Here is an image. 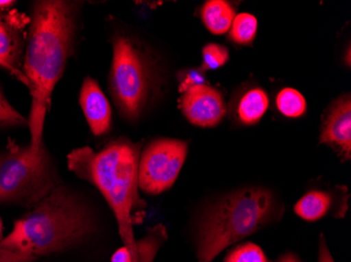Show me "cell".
Listing matches in <instances>:
<instances>
[{"label": "cell", "instance_id": "1", "mask_svg": "<svg viewBox=\"0 0 351 262\" xmlns=\"http://www.w3.org/2000/svg\"><path fill=\"white\" fill-rule=\"evenodd\" d=\"M78 5L63 0L36 1L32 9L23 73L32 96L27 125L31 148L40 150L43 128L55 86L74 52Z\"/></svg>", "mask_w": 351, "mask_h": 262}, {"label": "cell", "instance_id": "2", "mask_svg": "<svg viewBox=\"0 0 351 262\" xmlns=\"http://www.w3.org/2000/svg\"><path fill=\"white\" fill-rule=\"evenodd\" d=\"M140 153L139 144L121 139L110 142L99 151L84 146L68 155L69 169L97 188L113 211L120 238L131 254L132 262L136 260L134 226L141 222L145 207L138 184Z\"/></svg>", "mask_w": 351, "mask_h": 262}, {"label": "cell", "instance_id": "3", "mask_svg": "<svg viewBox=\"0 0 351 262\" xmlns=\"http://www.w3.org/2000/svg\"><path fill=\"white\" fill-rule=\"evenodd\" d=\"M97 230L92 207L70 187L58 185L16 220L0 247L29 255H61L82 247Z\"/></svg>", "mask_w": 351, "mask_h": 262}, {"label": "cell", "instance_id": "4", "mask_svg": "<svg viewBox=\"0 0 351 262\" xmlns=\"http://www.w3.org/2000/svg\"><path fill=\"white\" fill-rule=\"evenodd\" d=\"M277 195L263 187L232 191L203 208L193 228L197 259L213 262L226 248L261 231L283 215Z\"/></svg>", "mask_w": 351, "mask_h": 262}, {"label": "cell", "instance_id": "5", "mask_svg": "<svg viewBox=\"0 0 351 262\" xmlns=\"http://www.w3.org/2000/svg\"><path fill=\"white\" fill-rule=\"evenodd\" d=\"M151 53L139 41L118 35L113 41L110 90L120 114L137 121L153 103L159 90V72Z\"/></svg>", "mask_w": 351, "mask_h": 262}, {"label": "cell", "instance_id": "6", "mask_svg": "<svg viewBox=\"0 0 351 262\" xmlns=\"http://www.w3.org/2000/svg\"><path fill=\"white\" fill-rule=\"evenodd\" d=\"M60 184L45 145L35 151L9 141L0 153V205L33 208Z\"/></svg>", "mask_w": 351, "mask_h": 262}, {"label": "cell", "instance_id": "7", "mask_svg": "<svg viewBox=\"0 0 351 262\" xmlns=\"http://www.w3.org/2000/svg\"><path fill=\"white\" fill-rule=\"evenodd\" d=\"M186 142L158 139L141 151L138 165L140 191L158 195L171 189L180 174L187 157Z\"/></svg>", "mask_w": 351, "mask_h": 262}, {"label": "cell", "instance_id": "8", "mask_svg": "<svg viewBox=\"0 0 351 262\" xmlns=\"http://www.w3.org/2000/svg\"><path fill=\"white\" fill-rule=\"evenodd\" d=\"M181 109L189 123L198 127L212 128L226 117V104L217 88L201 84L183 92Z\"/></svg>", "mask_w": 351, "mask_h": 262}, {"label": "cell", "instance_id": "9", "mask_svg": "<svg viewBox=\"0 0 351 262\" xmlns=\"http://www.w3.org/2000/svg\"><path fill=\"white\" fill-rule=\"evenodd\" d=\"M320 143L329 146L344 161L351 159V99L343 94L329 106L321 129Z\"/></svg>", "mask_w": 351, "mask_h": 262}, {"label": "cell", "instance_id": "10", "mask_svg": "<svg viewBox=\"0 0 351 262\" xmlns=\"http://www.w3.org/2000/svg\"><path fill=\"white\" fill-rule=\"evenodd\" d=\"M79 103L93 135L99 137L108 133L112 125V107L97 81L90 77L84 79Z\"/></svg>", "mask_w": 351, "mask_h": 262}, {"label": "cell", "instance_id": "11", "mask_svg": "<svg viewBox=\"0 0 351 262\" xmlns=\"http://www.w3.org/2000/svg\"><path fill=\"white\" fill-rule=\"evenodd\" d=\"M19 42L15 33L3 18H0V66L29 88V82L19 68Z\"/></svg>", "mask_w": 351, "mask_h": 262}, {"label": "cell", "instance_id": "12", "mask_svg": "<svg viewBox=\"0 0 351 262\" xmlns=\"http://www.w3.org/2000/svg\"><path fill=\"white\" fill-rule=\"evenodd\" d=\"M236 17V10L226 0H208L201 10V18L208 31L214 35L228 33Z\"/></svg>", "mask_w": 351, "mask_h": 262}, {"label": "cell", "instance_id": "13", "mask_svg": "<svg viewBox=\"0 0 351 262\" xmlns=\"http://www.w3.org/2000/svg\"><path fill=\"white\" fill-rule=\"evenodd\" d=\"M268 105L269 100L267 94L262 88H250L239 99L237 117L244 125H254L264 117Z\"/></svg>", "mask_w": 351, "mask_h": 262}, {"label": "cell", "instance_id": "14", "mask_svg": "<svg viewBox=\"0 0 351 262\" xmlns=\"http://www.w3.org/2000/svg\"><path fill=\"white\" fill-rule=\"evenodd\" d=\"M332 194L323 190H313L303 195L295 205V213L306 222H317L330 212Z\"/></svg>", "mask_w": 351, "mask_h": 262}, {"label": "cell", "instance_id": "15", "mask_svg": "<svg viewBox=\"0 0 351 262\" xmlns=\"http://www.w3.org/2000/svg\"><path fill=\"white\" fill-rule=\"evenodd\" d=\"M167 239V228L163 224L149 228L145 237L136 240L135 262H154L158 251Z\"/></svg>", "mask_w": 351, "mask_h": 262}, {"label": "cell", "instance_id": "16", "mask_svg": "<svg viewBox=\"0 0 351 262\" xmlns=\"http://www.w3.org/2000/svg\"><path fill=\"white\" fill-rule=\"evenodd\" d=\"M257 18L252 14L236 15L230 29V39L238 45H250L257 35Z\"/></svg>", "mask_w": 351, "mask_h": 262}, {"label": "cell", "instance_id": "17", "mask_svg": "<svg viewBox=\"0 0 351 262\" xmlns=\"http://www.w3.org/2000/svg\"><path fill=\"white\" fill-rule=\"evenodd\" d=\"M278 110L287 118H300L306 112L307 103L304 96L295 88H286L276 98Z\"/></svg>", "mask_w": 351, "mask_h": 262}, {"label": "cell", "instance_id": "18", "mask_svg": "<svg viewBox=\"0 0 351 262\" xmlns=\"http://www.w3.org/2000/svg\"><path fill=\"white\" fill-rule=\"evenodd\" d=\"M230 60V52L224 45L208 43L202 50V66L201 70H216L222 68Z\"/></svg>", "mask_w": 351, "mask_h": 262}, {"label": "cell", "instance_id": "19", "mask_svg": "<svg viewBox=\"0 0 351 262\" xmlns=\"http://www.w3.org/2000/svg\"><path fill=\"white\" fill-rule=\"evenodd\" d=\"M224 262H268V260L259 246L246 242L230 250Z\"/></svg>", "mask_w": 351, "mask_h": 262}, {"label": "cell", "instance_id": "20", "mask_svg": "<svg viewBox=\"0 0 351 262\" xmlns=\"http://www.w3.org/2000/svg\"><path fill=\"white\" fill-rule=\"evenodd\" d=\"M25 124H27V120L10 104L0 88V130L21 127Z\"/></svg>", "mask_w": 351, "mask_h": 262}, {"label": "cell", "instance_id": "21", "mask_svg": "<svg viewBox=\"0 0 351 262\" xmlns=\"http://www.w3.org/2000/svg\"><path fill=\"white\" fill-rule=\"evenodd\" d=\"M36 256L0 247V262H36Z\"/></svg>", "mask_w": 351, "mask_h": 262}, {"label": "cell", "instance_id": "22", "mask_svg": "<svg viewBox=\"0 0 351 262\" xmlns=\"http://www.w3.org/2000/svg\"><path fill=\"white\" fill-rule=\"evenodd\" d=\"M205 84V77L201 70H191L185 73L183 78L181 79V90L183 92L189 90L191 86H201Z\"/></svg>", "mask_w": 351, "mask_h": 262}, {"label": "cell", "instance_id": "23", "mask_svg": "<svg viewBox=\"0 0 351 262\" xmlns=\"http://www.w3.org/2000/svg\"><path fill=\"white\" fill-rule=\"evenodd\" d=\"M317 262H336L333 260L332 255L329 251L327 246L326 239L324 235H321L319 238V253H317Z\"/></svg>", "mask_w": 351, "mask_h": 262}, {"label": "cell", "instance_id": "24", "mask_svg": "<svg viewBox=\"0 0 351 262\" xmlns=\"http://www.w3.org/2000/svg\"><path fill=\"white\" fill-rule=\"evenodd\" d=\"M110 262H132L131 254L125 247L120 248L112 256Z\"/></svg>", "mask_w": 351, "mask_h": 262}, {"label": "cell", "instance_id": "25", "mask_svg": "<svg viewBox=\"0 0 351 262\" xmlns=\"http://www.w3.org/2000/svg\"><path fill=\"white\" fill-rule=\"evenodd\" d=\"M275 262H302L301 259L298 257L295 254L291 253V252H287V253L282 254L279 257L277 258Z\"/></svg>", "mask_w": 351, "mask_h": 262}, {"label": "cell", "instance_id": "26", "mask_svg": "<svg viewBox=\"0 0 351 262\" xmlns=\"http://www.w3.org/2000/svg\"><path fill=\"white\" fill-rule=\"evenodd\" d=\"M14 3H15V1H12V0H0V11L9 9Z\"/></svg>", "mask_w": 351, "mask_h": 262}, {"label": "cell", "instance_id": "27", "mask_svg": "<svg viewBox=\"0 0 351 262\" xmlns=\"http://www.w3.org/2000/svg\"><path fill=\"white\" fill-rule=\"evenodd\" d=\"M3 222H1V218H0V241L3 240Z\"/></svg>", "mask_w": 351, "mask_h": 262}, {"label": "cell", "instance_id": "28", "mask_svg": "<svg viewBox=\"0 0 351 262\" xmlns=\"http://www.w3.org/2000/svg\"><path fill=\"white\" fill-rule=\"evenodd\" d=\"M198 262H200V261H198Z\"/></svg>", "mask_w": 351, "mask_h": 262}]
</instances>
